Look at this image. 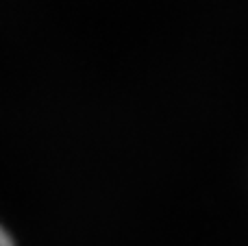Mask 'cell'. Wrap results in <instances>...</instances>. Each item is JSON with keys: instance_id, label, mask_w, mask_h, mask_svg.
<instances>
[{"instance_id": "obj_1", "label": "cell", "mask_w": 248, "mask_h": 246, "mask_svg": "<svg viewBox=\"0 0 248 246\" xmlns=\"http://www.w3.org/2000/svg\"><path fill=\"white\" fill-rule=\"evenodd\" d=\"M0 246H13V240H11V235L4 231V227L0 225Z\"/></svg>"}]
</instances>
